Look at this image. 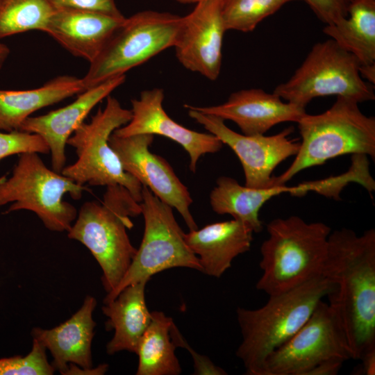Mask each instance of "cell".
Returning a JSON list of instances; mask_svg holds the SVG:
<instances>
[{
    "instance_id": "cell-7",
    "label": "cell",
    "mask_w": 375,
    "mask_h": 375,
    "mask_svg": "<svg viewBox=\"0 0 375 375\" xmlns=\"http://www.w3.org/2000/svg\"><path fill=\"white\" fill-rule=\"evenodd\" d=\"M131 116V110L108 96L104 108H99L91 121L83 122L67 140V144L75 149L78 158L61 174L81 185H122L140 203L142 185L124 170L108 142L111 134L128 123Z\"/></svg>"
},
{
    "instance_id": "cell-5",
    "label": "cell",
    "mask_w": 375,
    "mask_h": 375,
    "mask_svg": "<svg viewBox=\"0 0 375 375\" xmlns=\"http://www.w3.org/2000/svg\"><path fill=\"white\" fill-rule=\"evenodd\" d=\"M358 103L337 97L325 112L306 113L297 122L301 137L299 151L286 171L275 176L276 185H284L303 169L343 155H365L374 160L375 117L362 112Z\"/></svg>"
},
{
    "instance_id": "cell-27",
    "label": "cell",
    "mask_w": 375,
    "mask_h": 375,
    "mask_svg": "<svg viewBox=\"0 0 375 375\" xmlns=\"http://www.w3.org/2000/svg\"><path fill=\"white\" fill-rule=\"evenodd\" d=\"M46 347L33 340L31 351L25 356H14L0 358V375H52L56 369L49 363Z\"/></svg>"
},
{
    "instance_id": "cell-28",
    "label": "cell",
    "mask_w": 375,
    "mask_h": 375,
    "mask_svg": "<svg viewBox=\"0 0 375 375\" xmlns=\"http://www.w3.org/2000/svg\"><path fill=\"white\" fill-rule=\"evenodd\" d=\"M30 152L47 154L50 149L47 142L38 134L20 130L0 131V160L12 155Z\"/></svg>"
},
{
    "instance_id": "cell-13",
    "label": "cell",
    "mask_w": 375,
    "mask_h": 375,
    "mask_svg": "<svg viewBox=\"0 0 375 375\" xmlns=\"http://www.w3.org/2000/svg\"><path fill=\"white\" fill-rule=\"evenodd\" d=\"M153 141V135L150 134L119 137L113 133L108 140L124 170L160 200L176 208L190 231L197 229L190 211L192 199L188 188L166 160L149 151Z\"/></svg>"
},
{
    "instance_id": "cell-22",
    "label": "cell",
    "mask_w": 375,
    "mask_h": 375,
    "mask_svg": "<svg viewBox=\"0 0 375 375\" xmlns=\"http://www.w3.org/2000/svg\"><path fill=\"white\" fill-rule=\"evenodd\" d=\"M86 90L82 78L62 75L31 90H0V131L19 130L35 111Z\"/></svg>"
},
{
    "instance_id": "cell-31",
    "label": "cell",
    "mask_w": 375,
    "mask_h": 375,
    "mask_svg": "<svg viewBox=\"0 0 375 375\" xmlns=\"http://www.w3.org/2000/svg\"><path fill=\"white\" fill-rule=\"evenodd\" d=\"M56 9L71 8L99 12L113 16H124L115 0H50Z\"/></svg>"
},
{
    "instance_id": "cell-25",
    "label": "cell",
    "mask_w": 375,
    "mask_h": 375,
    "mask_svg": "<svg viewBox=\"0 0 375 375\" xmlns=\"http://www.w3.org/2000/svg\"><path fill=\"white\" fill-rule=\"evenodd\" d=\"M55 10L50 0H0V39L33 30L46 32Z\"/></svg>"
},
{
    "instance_id": "cell-9",
    "label": "cell",
    "mask_w": 375,
    "mask_h": 375,
    "mask_svg": "<svg viewBox=\"0 0 375 375\" xmlns=\"http://www.w3.org/2000/svg\"><path fill=\"white\" fill-rule=\"evenodd\" d=\"M359 67L357 58L330 38L316 43L292 77L273 92L305 108L313 99L328 95L358 103L374 100V88L363 81Z\"/></svg>"
},
{
    "instance_id": "cell-6",
    "label": "cell",
    "mask_w": 375,
    "mask_h": 375,
    "mask_svg": "<svg viewBox=\"0 0 375 375\" xmlns=\"http://www.w3.org/2000/svg\"><path fill=\"white\" fill-rule=\"evenodd\" d=\"M88 190L61 173L49 169L38 153L20 154L11 176L0 178V206L11 203L5 213L26 210L37 215L44 226L68 231L78 212L63 201L66 194L78 200Z\"/></svg>"
},
{
    "instance_id": "cell-4",
    "label": "cell",
    "mask_w": 375,
    "mask_h": 375,
    "mask_svg": "<svg viewBox=\"0 0 375 375\" xmlns=\"http://www.w3.org/2000/svg\"><path fill=\"white\" fill-rule=\"evenodd\" d=\"M267 231L268 238L260 249L262 274L257 290L270 296L321 274L331 232L328 225L292 215L270 221Z\"/></svg>"
},
{
    "instance_id": "cell-3",
    "label": "cell",
    "mask_w": 375,
    "mask_h": 375,
    "mask_svg": "<svg viewBox=\"0 0 375 375\" xmlns=\"http://www.w3.org/2000/svg\"><path fill=\"white\" fill-rule=\"evenodd\" d=\"M140 214V203L126 188L109 185L102 201L82 205L67 231L68 238L85 245L98 262L107 293L119 283L136 253L127 230L133 226L131 218Z\"/></svg>"
},
{
    "instance_id": "cell-1",
    "label": "cell",
    "mask_w": 375,
    "mask_h": 375,
    "mask_svg": "<svg viewBox=\"0 0 375 375\" xmlns=\"http://www.w3.org/2000/svg\"><path fill=\"white\" fill-rule=\"evenodd\" d=\"M321 274L335 285L328 297L343 326L352 358L375 349V230L331 232Z\"/></svg>"
},
{
    "instance_id": "cell-17",
    "label": "cell",
    "mask_w": 375,
    "mask_h": 375,
    "mask_svg": "<svg viewBox=\"0 0 375 375\" xmlns=\"http://www.w3.org/2000/svg\"><path fill=\"white\" fill-rule=\"evenodd\" d=\"M192 107L203 113L233 122L247 135L265 134L280 123L297 122L306 113L305 108L283 102L274 92L257 88L233 92L222 104Z\"/></svg>"
},
{
    "instance_id": "cell-2",
    "label": "cell",
    "mask_w": 375,
    "mask_h": 375,
    "mask_svg": "<svg viewBox=\"0 0 375 375\" xmlns=\"http://www.w3.org/2000/svg\"><path fill=\"white\" fill-rule=\"evenodd\" d=\"M329 279L319 274L287 291L269 296L262 307L237 309L242 341L236 356L246 374L262 375L267 357L289 340L308 321L325 297L335 290Z\"/></svg>"
},
{
    "instance_id": "cell-26",
    "label": "cell",
    "mask_w": 375,
    "mask_h": 375,
    "mask_svg": "<svg viewBox=\"0 0 375 375\" xmlns=\"http://www.w3.org/2000/svg\"><path fill=\"white\" fill-rule=\"evenodd\" d=\"M297 0H222L226 31L250 32L285 4Z\"/></svg>"
},
{
    "instance_id": "cell-24",
    "label": "cell",
    "mask_w": 375,
    "mask_h": 375,
    "mask_svg": "<svg viewBox=\"0 0 375 375\" xmlns=\"http://www.w3.org/2000/svg\"><path fill=\"white\" fill-rule=\"evenodd\" d=\"M174 321L163 312H151V321L142 336L136 351L137 375H178L181 367L175 354L176 345L170 336Z\"/></svg>"
},
{
    "instance_id": "cell-16",
    "label": "cell",
    "mask_w": 375,
    "mask_h": 375,
    "mask_svg": "<svg viewBox=\"0 0 375 375\" xmlns=\"http://www.w3.org/2000/svg\"><path fill=\"white\" fill-rule=\"evenodd\" d=\"M126 76L113 77L78 94L69 105L47 114L28 117L19 130L40 135L49 145L52 169L61 173L65 167V146L75 130L94 107L123 84Z\"/></svg>"
},
{
    "instance_id": "cell-34",
    "label": "cell",
    "mask_w": 375,
    "mask_h": 375,
    "mask_svg": "<svg viewBox=\"0 0 375 375\" xmlns=\"http://www.w3.org/2000/svg\"><path fill=\"white\" fill-rule=\"evenodd\" d=\"M9 54L10 49L8 47L0 42V70L2 69Z\"/></svg>"
},
{
    "instance_id": "cell-15",
    "label": "cell",
    "mask_w": 375,
    "mask_h": 375,
    "mask_svg": "<svg viewBox=\"0 0 375 375\" xmlns=\"http://www.w3.org/2000/svg\"><path fill=\"white\" fill-rule=\"evenodd\" d=\"M164 91L155 88L141 92L131 100V119L113 133L119 137L139 134L158 135L179 144L189 154L190 169L195 172L200 158L219 151L223 143L210 133L190 130L173 120L165 111Z\"/></svg>"
},
{
    "instance_id": "cell-19",
    "label": "cell",
    "mask_w": 375,
    "mask_h": 375,
    "mask_svg": "<svg viewBox=\"0 0 375 375\" xmlns=\"http://www.w3.org/2000/svg\"><path fill=\"white\" fill-rule=\"evenodd\" d=\"M96 306V299L88 295L78 311L58 326L32 329L33 339L50 351L51 365L61 374L65 375L71 363L84 369L94 368L91 347L96 326L92 314Z\"/></svg>"
},
{
    "instance_id": "cell-14",
    "label": "cell",
    "mask_w": 375,
    "mask_h": 375,
    "mask_svg": "<svg viewBox=\"0 0 375 375\" xmlns=\"http://www.w3.org/2000/svg\"><path fill=\"white\" fill-rule=\"evenodd\" d=\"M222 0H204L182 17L174 48L187 69L215 81L221 71L222 44L226 31Z\"/></svg>"
},
{
    "instance_id": "cell-8",
    "label": "cell",
    "mask_w": 375,
    "mask_h": 375,
    "mask_svg": "<svg viewBox=\"0 0 375 375\" xmlns=\"http://www.w3.org/2000/svg\"><path fill=\"white\" fill-rule=\"evenodd\" d=\"M182 17L143 10L126 17L82 78L87 89L125 75L164 50L173 47Z\"/></svg>"
},
{
    "instance_id": "cell-23",
    "label": "cell",
    "mask_w": 375,
    "mask_h": 375,
    "mask_svg": "<svg viewBox=\"0 0 375 375\" xmlns=\"http://www.w3.org/2000/svg\"><path fill=\"white\" fill-rule=\"evenodd\" d=\"M323 32L353 54L360 67L375 65V0H355L348 16Z\"/></svg>"
},
{
    "instance_id": "cell-20",
    "label": "cell",
    "mask_w": 375,
    "mask_h": 375,
    "mask_svg": "<svg viewBox=\"0 0 375 375\" xmlns=\"http://www.w3.org/2000/svg\"><path fill=\"white\" fill-rule=\"evenodd\" d=\"M253 231L233 219L205 226L185 233V240L199 258L202 272L219 278L238 256L249 251Z\"/></svg>"
},
{
    "instance_id": "cell-29",
    "label": "cell",
    "mask_w": 375,
    "mask_h": 375,
    "mask_svg": "<svg viewBox=\"0 0 375 375\" xmlns=\"http://www.w3.org/2000/svg\"><path fill=\"white\" fill-rule=\"evenodd\" d=\"M315 15L326 25L347 17L355 0H303Z\"/></svg>"
},
{
    "instance_id": "cell-21",
    "label": "cell",
    "mask_w": 375,
    "mask_h": 375,
    "mask_svg": "<svg viewBox=\"0 0 375 375\" xmlns=\"http://www.w3.org/2000/svg\"><path fill=\"white\" fill-rule=\"evenodd\" d=\"M147 281L124 288L112 301L104 303L103 313L108 317L106 330L114 335L106 345L108 355L128 351L136 353L139 342L151 321L145 301Z\"/></svg>"
},
{
    "instance_id": "cell-30",
    "label": "cell",
    "mask_w": 375,
    "mask_h": 375,
    "mask_svg": "<svg viewBox=\"0 0 375 375\" xmlns=\"http://www.w3.org/2000/svg\"><path fill=\"white\" fill-rule=\"evenodd\" d=\"M170 336L176 347L188 350L194 362V374L199 375H225L226 371L215 365L207 356L197 353L183 338L174 322L170 328Z\"/></svg>"
},
{
    "instance_id": "cell-33",
    "label": "cell",
    "mask_w": 375,
    "mask_h": 375,
    "mask_svg": "<svg viewBox=\"0 0 375 375\" xmlns=\"http://www.w3.org/2000/svg\"><path fill=\"white\" fill-rule=\"evenodd\" d=\"M360 76L366 78L371 84L375 83V65L365 66L359 67Z\"/></svg>"
},
{
    "instance_id": "cell-35",
    "label": "cell",
    "mask_w": 375,
    "mask_h": 375,
    "mask_svg": "<svg viewBox=\"0 0 375 375\" xmlns=\"http://www.w3.org/2000/svg\"><path fill=\"white\" fill-rule=\"evenodd\" d=\"M174 1L181 3H197V2L204 1V0H174Z\"/></svg>"
},
{
    "instance_id": "cell-32",
    "label": "cell",
    "mask_w": 375,
    "mask_h": 375,
    "mask_svg": "<svg viewBox=\"0 0 375 375\" xmlns=\"http://www.w3.org/2000/svg\"><path fill=\"white\" fill-rule=\"evenodd\" d=\"M361 360V368L356 371L360 372V374L374 375L375 374V349L371 350L365 353Z\"/></svg>"
},
{
    "instance_id": "cell-12",
    "label": "cell",
    "mask_w": 375,
    "mask_h": 375,
    "mask_svg": "<svg viewBox=\"0 0 375 375\" xmlns=\"http://www.w3.org/2000/svg\"><path fill=\"white\" fill-rule=\"evenodd\" d=\"M184 107L192 119L233 151L241 162L247 187L267 188L276 185L274 169L299 151V142L288 138L293 131L292 127L273 135H247L233 131L217 116L199 112L191 105Z\"/></svg>"
},
{
    "instance_id": "cell-11",
    "label": "cell",
    "mask_w": 375,
    "mask_h": 375,
    "mask_svg": "<svg viewBox=\"0 0 375 375\" xmlns=\"http://www.w3.org/2000/svg\"><path fill=\"white\" fill-rule=\"evenodd\" d=\"M353 359L336 311L322 300L304 325L266 359L262 375H309L329 361Z\"/></svg>"
},
{
    "instance_id": "cell-10",
    "label": "cell",
    "mask_w": 375,
    "mask_h": 375,
    "mask_svg": "<svg viewBox=\"0 0 375 375\" xmlns=\"http://www.w3.org/2000/svg\"><path fill=\"white\" fill-rule=\"evenodd\" d=\"M141 214L144 219L142 242L119 283L107 293L103 303L113 300L124 288L149 281L159 272L174 267H187L202 272L199 258L188 246L172 207L142 185Z\"/></svg>"
},
{
    "instance_id": "cell-18",
    "label": "cell",
    "mask_w": 375,
    "mask_h": 375,
    "mask_svg": "<svg viewBox=\"0 0 375 375\" xmlns=\"http://www.w3.org/2000/svg\"><path fill=\"white\" fill-rule=\"evenodd\" d=\"M125 18L95 11L58 8L52 15L45 33L72 55L90 63Z\"/></svg>"
}]
</instances>
